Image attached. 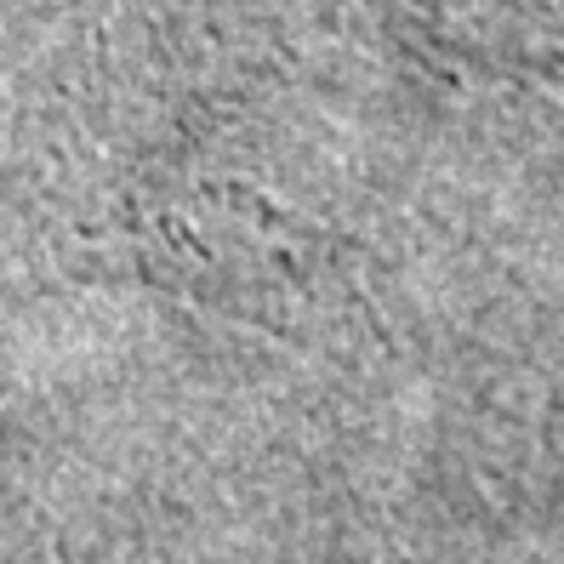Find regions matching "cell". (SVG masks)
Here are the masks:
<instances>
[{
  "instance_id": "6da1fadb",
  "label": "cell",
  "mask_w": 564,
  "mask_h": 564,
  "mask_svg": "<svg viewBox=\"0 0 564 564\" xmlns=\"http://www.w3.org/2000/svg\"><path fill=\"white\" fill-rule=\"evenodd\" d=\"M468 52H564V0H405Z\"/></svg>"
}]
</instances>
